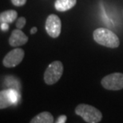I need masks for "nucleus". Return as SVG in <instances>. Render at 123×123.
Returning a JSON list of instances; mask_svg holds the SVG:
<instances>
[{"label":"nucleus","mask_w":123,"mask_h":123,"mask_svg":"<svg viewBox=\"0 0 123 123\" xmlns=\"http://www.w3.org/2000/svg\"><path fill=\"white\" fill-rule=\"evenodd\" d=\"M63 74V65L60 61L51 62L44 73V81L47 85H53L60 79Z\"/></svg>","instance_id":"nucleus-3"},{"label":"nucleus","mask_w":123,"mask_h":123,"mask_svg":"<svg viewBox=\"0 0 123 123\" xmlns=\"http://www.w3.org/2000/svg\"><path fill=\"white\" fill-rule=\"evenodd\" d=\"M54 122V117L49 112H42L31 120V123H52Z\"/></svg>","instance_id":"nucleus-10"},{"label":"nucleus","mask_w":123,"mask_h":123,"mask_svg":"<svg viewBox=\"0 0 123 123\" xmlns=\"http://www.w3.org/2000/svg\"><path fill=\"white\" fill-rule=\"evenodd\" d=\"M102 86L110 90H119L123 89V74L113 73L106 75L101 81Z\"/></svg>","instance_id":"nucleus-4"},{"label":"nucleus","mask_w":123,"mask_h":123,"mask_svg":"<svg viewBox=\"0 0 123 123\" xmlns=\"http://www.w3.org/2000/svg\"><path fill=\"white\" fill-rule=\"evenodd\" d=\"M11 2L16 6H22L26 4V0H11Z\"/></svg>","instance_id":"nucleus-13"},{"label":"nucleus","mask_w":123,"mask_h":123,"mask_svg":"<svg viewBox=\"0 0 123 123\" xmlns=\"http://www.w3.org/2000/svg\"><path fill=\"white\" fill-rule=\"evenodd\" d=\"M18 13L14 10H9V11H3L0 14V22L11 24L14 23L17 19Z\"/></svg>","instance_id":"nucleus-11"},{"label":"nucleus","mask_w":123,"mask_h":123,"mask_svg":"<svg viewBox=\"0 0 123 123\" xmlns=\"http://www.w3.org/2000/svg\"><path fill=\"white\" fill-rule=\"evenodd\" d=\"M77 0H56L55 7L58 11H66L73 8L76 5Z\"/></svg>","instance_id":"nucleus-9"},{"label":"nucleus","mask_w":123,"mask_h":123,"mask_svg":"<svg viewBox=\"0 0 123 123\" xmlns=\"http://www.w3.org/2000/svg\"><path fill=\"white\" fill-rule=\"evenodd\" d=\"M93 39L98 44L109 48H117L120 45V41L117 34L106 28H98L93 31Z\"/></svg>","instance_id":"nucleus-1"},{"label":"nucleus","mask_w":123,"mask_h":123,"mask_svg":"<svg viewBox=\"0 0 123 123\" xmlns=\"http://www.w3.org/2000/svg\"><path fill=\"white\" fill-rule=\"evenodd\" d=\"M75 114L82 117L86 122L98 123L102 118V114L95 107L86 104H80L75 109Z\"/></svg>","instance_id":"nucleus-2"},{"label":"nucleus","mask_w":123,"mask_h":123,"mask_svg":"<svg viewBox=\"0 0 123 123\" xmlns=\"http://www.w3.org/2000/svg\"><path fill=\"white\" fill-rule=\"evenodd\" d=\"M24 55H25V53L23 49L15 48L10 51L8 54H6V55L2 60V64L7 68L14 67L22 62L24 58Z\"/></svg>","instance_id":"nucleus-5"},{"label":"nucleus","mask_w":123,"mask_h":123,"mask_svg":"<svg viewBox=\"0 0 123 123\" xmlns=\"http://www.w3.org/2000/svg\"><path fill=\"white\" fill-rule=\"evenodd\" d=\"M28 42V37L21 31V29H15L12 31L10 36L9 43L13 47L23 46Z\"/></svg>","instance_id":"nucleus-8"},{"label":"nucleus","mask_w":123,"mask_h":123,"mask_svg":"<svg viewBox=\"0 0 123 123\" xmlns=\"http://www.w3.org/2000/svg\"><path fill=\"white\" fill-rule=\"evenodd\" d=\"M62 23L61 19L56 14H50L46 21V31L50 37L54 38H58L61 34Z\"/></svg>","instance_id":"nucleus-6"},{"label":"nucleus","mask_w":123,"mask_h":123,"mask_svg":"<svg viewBox=\"0 0 123 123\" xmlns=\"http://www.w3.org/2000/svg\"><path fill=\"white\" fill-rule=\"evenodd\" d=\"M9 29V24L5 23H1V30L6 31Z\"/></svg>","instance_id":"nucleus-15"},{"label":"nucleus","mask_w":123,"mask_h":123,"mask_svg":"<svg viewBox=\"0 0 123 123\" xmlns=\"http://www.w3.org/2000/svg\"><path fill=\"white\" fill-rule=\"evenodd\" d=\"M67 120V117H66V115H61L58 117V119L56 120V123H65Z\"/></svg>","instance_id":"nucleus-14"},{"label":"nucleus","mask_w":123,"mask_h":123,"mask_svg":"<svg viewBox=\"0 0 123 123\" xmlns=\"http://www.w3.org/2000/svg\"><path fill=\"white\" fill-rule=\"evenodd\" d=\"M37 31H38V29H37V27H32L31 28V34H35Z\"/></svg>","instance_id":"nucleus-16"},{"label":"nucleus","mask_w":123,"mask_h":123,"mask_svg":"<svg viewBox=\"0 0 123 123\" xmlns=\"http://www.w3.org/2000/svg\"><path fill=\"white\" fill-rule=\"evenodd\" d=\"M26 23V18L24 17H20L16 21V27L18 29H23L25 26Z\"/></svg>","instance_id":"nucleus-12"},{"label":"nucleus","mask_w":123,"mask_h":123,"mask_svg":"<svg viewBox=\"0 0 123 123\" xmlns=\"http://www.w3.org/2000/svg\"><path fill=\"white\" fill-rule=\"evenodd\" d=\"M18 101V93L15 89L9 88L8 90H2L0 93V108H5L15 104Z\"/></svg>","instance_id":"nucleus-7"}]
</instances>
